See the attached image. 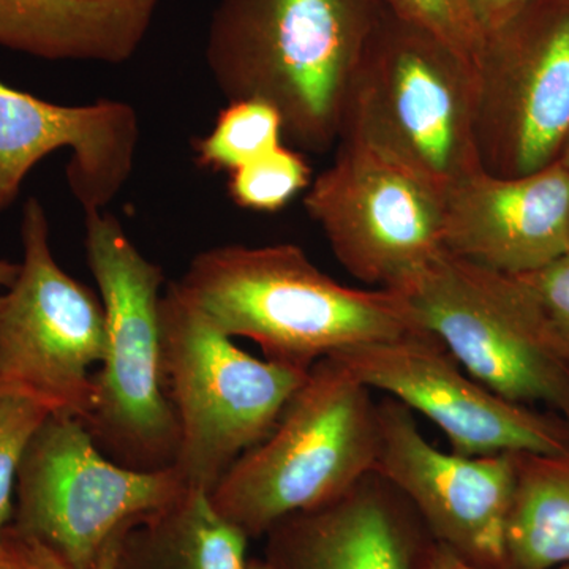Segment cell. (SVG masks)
<instances>
[{"instance_id": "cell-1", "label": "cell", "mask_w": 569, "mask_h": 569, "mask_svg": "<svg viewBox=\"0 0 569 569\" xmlns=\"http://www.w3.org/2000/svg\"><path fill=\"white\" fill-rule=\"evenodd\" d=\"M381 11L378 0H219L206 63L228 102L272 104L296 148L326 152Z\"/></svg>"}, {"instance_id": "cell-2", "label": "cell", "mask_w": 569, "mask_h": 569, "mask_svg": "<svg viewBox=\"0 0 569 569\" xmlns=\"http://www.w3.org/2000/svg\"><path fill=\"white\" fill-rule=\"evenodd\" d=\"M176 283L223 335L250 339L268 361L301 372L350 348L425 331L402 295L336 282L295 244L213 247Z\"/></svg>"}, {"instance_id": "cell-3", "label": "cell", "mask_w": 569, "mask_h": 569, "mask_svg": "<svg viewBox=\"0 0 569 569\" xmlns=\"http://www.w3.org/2000/svg\"><path fill=\"white\" fill-rule=\"evenodd\" d=\"M475 63L381 11L348 89L339 141L367 146L447 193L481 170Z\"/></svg>"}, {"instance_id": "cell-4", "label": "cell", "mask_w": 569, "mask_h": 569, "mask_svg": "<svg viewBox=\"0 0 569 569\" xmlns=\"http://www.w3.org/2000/svg\"><path fill=\"white\" fill-rule=\"evenodd\" d=\"M378 402L336 358L307 372L274 429L213 488V508L247 538L331 503L376 467Z\"/></svg>"}, {"instance_id": "cell-5", "label": "cell", "mask_w": 569, "mask_h": 569, "mask_svg": "<svg viewBox=\"0 0 569 569\" xmlns=\"http://www.w3.org/2000/svg\"><path fill=\"white\" fill-rule=\"evenodd\" d=\"M84 249L104 309L107 350L93 376L84 425L119 466H174L178 421L162 385L160 298L164 272L130 241L111 213H84Z\"/></svg>"}, {"instance_id": "cell-6", "label": "cell", "mask_w": 569, "mask_h": 569, "mask_svg": "<svg viewBox=\"0 0 569 569\" xmlns=\"http://www.w3.org/2000/svg\"><path fill=\"white\" fill-rule=\"evenodd\" d=\"M162 385L179 429L174 468L211 493L236 460L274 429L307 372L241 350L179 290L160 298Z\"/></svg>"}, {"instance_id": "cell-7", "label": "cell", "mask_w": 569, "mask_h": 569, "mask_svg": "<svg viewBox=\"0 0 569 569\" xmlns=\"http://www.w3.org/2000/svg\"><path fill=\"white\" fill-rule=\"evenodd\" d=\"M187 489L174 467L119 466L100 451L82 419L54 413L22 456L11 523L71 568L91 569L116 533Z\"/></svg>"}, {"instance_id": "cell-8", "label": "cell", "mask_w": 569, "mask_h": 569, "mask_svg": "<svg viewBox=\"0 0 569 569\" xmlns=\"http://www.w3.org/2000/svg\"><path fill=\"white\" fill-rule=\"evenodd\" d=\"M397 293L468 376L520 406L542 403L569 425V372L539 342L515 276L447 250Z\"/></svg>"}, {"instance_id": "cell-9", "label": "cell", "mask_w": 569, "mask_h": 569, "mask_svg": "<svg viewBox=\"0 0 569 569\" xmlns=\"http://www.w3.org/2000/svg\"><path fill=\"white\" fill-rule=\"evenodd\" d=\"M21 242L17 280L0 291V380L84 421L93 397L89 370L107 350L102 299L58 264L47 211L33 197L22 208Z\"/></svg>"}, {"instance_id": "cell-10", "label": "cell", "mask_w": 569, "mask_h": 569, "mask_svg": "<svg viewBox=\"0 0 569 569\" xmlns=\"http://www.w3.org/2000/svg\"><path fill=\"white\" fill-rule=\"evenodd\" d=\"M306 211L356 279L402 290L445 249V193L361 142L339 141Z\"/></svg>"}, {"instance_id": "cell-11", "label": "cell", "mask_w": 569, "mask_h": 569, "mask_svg": "<svg viewBox=\"0 0 569 569\" xmlns=\"http://www.w3.org/2000/svg\"><path fill=\"white\" fill-rule=\"evenodd\" d=\"M475 69L481 167L522 176L556 163L569 137V0H531L482 36Z\"/></svg>"}, {"instance_id": "cell-12", "label": "cell", "mask_w": 569, "mask_h": 569, "mask_svg": "<svg viewBox=\"0 0 569 569\" xmlns=\"http://www.w3.org/2000/svg\"><path fill=\"white\" fill-rule=\"evenodd\" d=\"M331 358L367 388L387 392L425 415L448 437L456 455L569 452V425L563 418L490 391L468 376L430 332L366 343Z\"/></svg>"}, {"instance_id": "cell-13", "label": "cell", "mask_w": 569, "mask_h": 569, "mask_svg": "<svg viewBox=\"0 0 569 569\" xmlns=\"http://www.w3.org/2000/svg\"><path fill=\"white\" fill-rule=\"evenodd\" d=\"M373 471L391 482L430 537L477 567L507 569V523L515 492V455H447L422 436L395 397L378 402Z\"/></svg>"}, {"instance_id": "cell-14", "label": "cell", "mask_w": 569, "mask_h": 569, "mask_svg": "<svg viewBox=\"0 0 569 569\" xmlns=\"http://www.w3.org/2000/svg\"><path fill=\"white\" fill-rule=\"evenodd\" d=\"M138 142L132 104L100 99L67 107L0 81V212L17 201L32 168L61 149L70 151L67 182L82 211H103L132 176Z\"/></svg>"}, {"instance_id": "cell-15", "label": "cell", "mask_w": 569, "mask_h": 569, "mask_svg": "<svg viewBox=\"0 0 569 569\" xmlns=\"http://www.w3.org/2000/svg\"><path fill=\"white\" fill-rule=\"evenodd\" d=\"M445 249L508 276L569 253V170L556 163L522 176L485 168L445 193Z\"/></svg>"}, {"instance_id": "cell-16", "label": "cell", "mask_w": 569, "mask_h": 569, "mask_svg": "<svg viewBox=\"0 0 569 569\" xmlns=\"http://www.w3.org/2000/svg\"><path fill=\"white\" fill-rule=\"evenodd\" d=\"M274 569H421L433 538L402 493L372 471L346 496L266 535Z\"/></svg>"}, {"instance_id": "cell-17", "label": "cell", "mask_w": 569, "mask_h": 569, "mask_svg": "<svg viewBox=\"0 0 569 569\" xmlns=\"http://www.w3.org/2000/svg\"><path fill=\"white\" fill-rule=\"evenodd\" d=\"M163 0H0V47L47 61H130Z\"/></svg>"}, {"instance_id": "cell-18", "label": "cell", "mask_w": 569, "mask_h": 569, "mask_svg": "<svg viewBox=\"0 0 569 569\" xmlns=\"http://www.w3.org/2000/svg\"><path fill=\"white\" fill-rule=\"evenodd\" d=\"M247 541L208 492L187 489L119 533L116 569H247Z\"/></svg>"}, {"instance_id": "cell-19", "label": "cell", "mask_w": 569, "mask_h": 569, "mask_svg": "<svg viewBox=\"0 0 569 569\" xmlns=\"http://www.w3.org/2000/svg\"><path fill=\"white\" fill-rule=\"evenodd\" d=\"M507 523V569L569 565V452L515 455Z\"/></svg>"}, {"instance_id": "cell-20", "label": "cell", "mask_w": 569, "mask_h": 569, "mask_svg": "<svg viewBox=\"0 0 569 569\" xmlns=\"http://www.w3.org/2000/svg\"><path fill=\"white\" fill-rule=\"evenodd\" d=\"M283 119L272 104L258 99L228 102L213 129L192 142L194 162L212 171L233 173L282 146Z\"/></svg>"}, {"instance_id": "cell-21", "label": "cell", "mask_w": 569, "mask_h": 569, "mask_svg": "<svg viewBox=\"0 0 569 569\" xmlns=\"http://www.w3.org/2000/svg\"><path fill=\"white\" fill-rule=\"evenodd\" d=\"M312 183L305 153L279 146L230 173L228 193L239 208L277 212Z\"/></svg>"}, {"instance_id": "cell-22", "label": "cell", "mask_w": 569, "mask_h": 569, "mask_svg": "<svg viewBox=\"0 0 569 569\" xmlns=\"http://www.w3.org/2000/svg\"><path fill=\"white\" fill-rule=\"evenodd\" d=\"M54 413L40 396L0 380V538L13 522L14 488L26 448Z\"/></svg>"}, {"instance_id": "cell-23", "label": "cell", "mask_w": 569, "mask_h": 569, "mask_svg": "<svg viewBox=\"0 0 569 569\" xmlns=\"http://www.w3.org/2000/svg\"><path fill=\"white\" fill-rule=\"evenodd\" d=\"M516 277L529 299L539 342L569 372V253Z\"/></svg>"}, {"instance_id": "cell-24", "label": "cell", "mask_w": 569, "mask_h": 569, "mask_svg": "<svg viewBox=\"0 0 569 569\" xmlns=\"http://www.w3.org/2000/svg\"><path fill=\"white\" fill-rule=\"evenodd\" d=\"M381 9L445 41L475 63L482 36L468 0H378Z\"/></svg>"}, {"instance_id": "cell-25", "label": "cell", "mask_w": 569, "mask_h": 569, "mask_svg": "<svg viewBox=\"0 0 569 569\" xmlns=\"http://www.w3.org/2000/svg\"><path fill=\"white\" fill-rule=\"evenodd\" d=\"M0 569H73L54 550L10 523L0 538Z\"/></svg>"}, {"instance_id": "cell-26", "label": "cell", "mask_w": 569, "mask_h": 569, "mask_svg": "<svg viewBox=\"0 0 569 569\" xmlns=\"http://www.w3.org/2000/svg\"><path fill=\"white\" fill-rule=\"evenodd\" d=\"M531 0H468L481 36L496 31L526 9Z\"/></svg>"}, {"instance_id": "cell-27", "label": "cell", "mask_w": 569, "mask_h": 569, "mask_svg": "<svg viewBox=\"0 0 569 569\" xmlns=\"http://www.w3.org/2000/svg\"><path fill=\"white\" fill-rule=\"evenodd\" d=\"M421 569H489L477 567V565L468 563V561L460 559L447 546L440 545L433 539L427 549L425 560H422ZM552 569H569L567 567L552 568Z\"/></svg>"}, {"instance_id": "cell-28", "label": "cell", "mask_w": 569, "mask_h": 569, "mask_svg": "<svg viewBox=\"0 0 569 569\" xmlns=\"http://www.w3.org/2000/svg\"><path fill=\"white\" fill-rule=\"evenodd\" d=\"M119 533H116L111 541L104 546L102 553H100L99 559L92 565L91 569H116V545H118Z\"/></svg>"}, {"instance_id": "cell-29", "label": "cell", "mask_w": 569, "mask_h": 569, "mask_svg": "<svg viewBox=\"0 0 569 569\" xmlns=\"http://www.w3.org/2000/svg\"><path fill=\"white\" fill-rule=\"evenodd\" d=\"M18 272H20V264L0 260V291L7 290V288L13 284L14 280H17Z\"/></svg>"}, {"instance_id": "cell-30", "label": "cell", "mask_w": 569, "mask_h": 569, "mask_svg": "<svg viewBox=\"0 0 569 569\" xmlns=\"http://www.w3.org/2000/svg\"><path fill=\"white\" fill-rule=\"evenodd\" d=\"M247 569H274L271 567V563H269L266 559H250L249 560V568Z\"/></svg>"}, {"instance_id": "cell-31", "label": "cell", "mask_w": 569, "mask_h": 569, "mask_svg": "<svg viewBox=\"0 0 569 569\" xmlns=\"http://www.w3.org/2000/svg\"><path fill=\"white\" fill-rule=\"evenodd\" d=\"M559 162L569 170V137L567 142H565L563 149H561Z\"/></svg>"}]
</instances>
